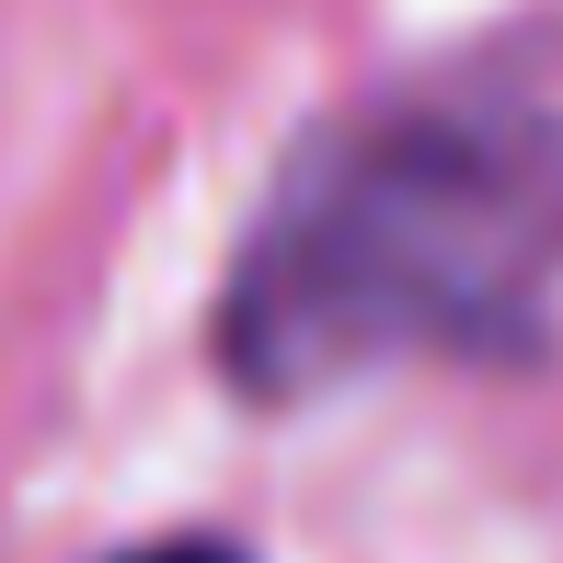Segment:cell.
Returning <instances> with one entry per match:
<instances>
[{
	"mask_svg": "<svg viewBox=\"0 0 563 563\" xmlns=\"http://www.w3.org/2000/svg\"><path fill=\"white\" fill-rule=\"evenodd\" d=\"M563 276V12L438 58L311 150L230 276L242 391L299 402L379 356L483 345Z\"/></svg>",
	"mask_w": 563,
	"mask_h": 563,
	"instance_id": "1",
	"label": "cell"
},
{
	"mask_svg": "<svg viewBox=\"0 0 563 563\" xmlns=\"http://www.w3.org/2000/svg\"><path fill=\"white\" fill-rule=\"evenodd\" d=\"M126 563H242V552H219V541H162V552H126Z\"/></svg>",
	"mask_w": 563,
	"mask_h": 563,
	"instance_id": "2",
	"label": "cell"
}]
</instances>
